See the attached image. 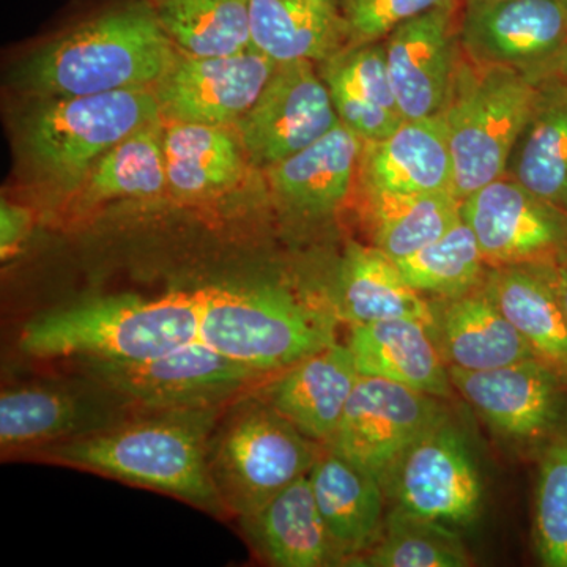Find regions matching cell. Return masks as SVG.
Listing matches in <instances>:
<instances>
[{
  "mask_svg": "<svg viewBox=\"0 0 567 567\" xmlns=\"http://www.w3.org/2000/svg\"><path fill=\"white\" fill-rule=\"evenodd\" d=\"M227 405L136 412L95 434L41 447L58 464L163 492L212 514L226 509L208 466L213 429Z\"/></svg>",
  "mask_w": 567,
  "mask_h": 567,
  "instance_id": "1",
  "label": "cell"
},
{
  "mask_svg": "<svg viewBox=\"0 0 567 567\" xmlns=\"http://www.w3.org/2000/svg\"><path fill=\"white\" fill-rule=\"evenodd\" d=\"M148 0H128L37 51L18 81L40 100L153 89L177 61Z\"/></svg>",
  "mask_w": 567,
  "mask_h": 567,
  "instance_id": "2",
  "label": "cell"
},
{
  "mask_svg": "<svg viewBox=\"0 0 567 567\" xmlns=\"http://www.w3.org/2000/svg\"><path fill=\"white\" fill-rule=\"evenodd\" d=\"M200 290L100 295L37 316L20 349L40 360L147 361L200 344Z\"/></svg>",
  "mask_w": 567,
  "mask_h": 567,
  "instance_id": "3",
  "label": "cell"
},
{
  "mask_svg": "<svg viewBox=\"0 0 567 567\" xmlns=\"http://www.w3.org/2000/svg\"><path fill=\"white\" fill-rule=\"evenodd\" d=\"M200 303V344L267 375L334 342L330 317L284 287H207Z\"/></svg>",
  "mask_w": 567,
  "mask_h": 567,
  "instance_id": "4",
  "label": "cell"
},
{
  "mask_svg": "<svg viewBox=\"0 0 567 567\" xmlns=\"http://www.w3.org/2000/svg\"><path fill=\"white\" fill-rule=\"evenodd\" d=\"M158 121L153 89L41 100L22 118L21 151L41 181L74 192L104 153Z\"/></svg>",
  "mask_w": 567,
  "mask_h": 567,
  "instance_id": "5",
  "label": "cell"
},
{
  "mask_svg": "<svg viewBox=\"0 0 567 567\" xmlns=\"http://www.w3.org/2000/svg\"><path fill=\"white\" fill-rule=\"evenodd\" d=\"M537 87L517 71L470 61L462 52L440 117L454 167V194H470L506 174Z\"/></svg>",
  "mask_w": 567,
  "mask_h": 567,
  "instance_id": "6",
  "label": "cell"
},
{
  "mask_svg": "<svg viewBox=\"0 0 567 567\" xmlns=\"http://www.w3.org/2000/svg\"><path fill=\"white\" fill-rule=\"evenodd\" d=\"M265 398L227 406L213 429L208 466L227 511L244 517L276 492L311 472L316 446Z\"/></svg>",
  "mask_w": 567,
  "mask_h": 567,
  "instance_id": "7",
  "label": "cell"
},
{
  "mask_svg": "<svg viewBox=\"0 0 567 567\" xmlns=\"http://www.w3.org/2000/svg\"><path fill=\"white\" fill-rule=\"evenodd\" d=\"M81 371L134 412L233 404L267 374L205 346L147 361H80Z\"/></svg>",
  "mask_w": 567,
  "mask_h": 567,
  "instance_id": "8",
  "label": "cell"
},
{
  "mask_svg": "<svg viewBox=\"0 0 567 567\" xmlns=\"http://www.w3.org/2000/svg\"><path fill=\"white\" fill-rule=\"evenodd\" d=\"M382 486L393 509L453 528L473 524L483 509V477L468 440L450 415L395 458Z\"/></svg>",
  "mask_w": 567,
  "mask_h": 567,
  "instance_id": "9",
  "label": "cell"
},
{
  "mask_svg": "<svg viewBox=\"0 0 567 567\" xmlns=\"http://www.w3.org/2000/svg\"><path fill=\"white\" fill-rule=\"evenodd\" d=\"M462 52L505 66L536 87L567 78V14L558 0L462 2Z\"/></svg>",
  "mask_w": 567,
  "mask_h": 567,
  "instance_id": "10",
  "label": "cell"
},
{
  "mask_svg": "<svg viewBox=\"0 0 567 567\" xmlns=\"http://www.w3.org/2000/svg\"><path fill=\"white\" fill-rule=\"evenodd\" d=\"M339 123L319 66L298 61L276 66L234 133L248 162L267 171L322 140Z\"/></svg>",
  "mask_w": 567,
  "mask_h": 567,
  "instance_id": "11",
  "label": "cell"
},
{
  "mask_svg": "<svg viewBox=\"0 0 567 567\" xmlns=\"http://www.w3.org/2000/svg\"><path fill=\"white\" fill-rule=\"evenodd\" d=\"M435 395L375 377H360L328 450L382 483L417 436L450 415Z\"/></svg>",
  "mask_w": 567,
  "mask_h": 567,
  "instance_id": "12",
  "label": "cell"
},
{
  "mask_svg": "<svg viewBox=\"0 0 567 567\" xmlns=\"http://www.w3.org/2000/svg\"><path fill=\"white\" fill-rule=\"evenodd\" d=\"M278 63L249 48L234 55L177 61L153 87L166 123H199L230 128L251 110Z\"/></svg>",
  "mask_w": 567,
  "mask_h": 567,
  "instance_id": "13",
  "label": "cell"
},
{
  "mask_svg": "<svg viewBox=\"0 0 567 567\" xmlns=\"http://www.w3.org/2000/svg\"><path fill=\"white\" fill-rule=\"evenodd\" d=\"M462 218L488 267L550 262L567 252V212L507 175L465 197Z\"/></svg>",
  "mask_w": 567,
  "mask_h": 567,
  "instance_id": "14",
  "label": "cell"
},
{
  "mask_svg": "<svg viewBox=\"0 0 567 567\" xmlns=\"http://www.w3.org/2000/svg\"><path fill=\"white\" fill-rule=\"evenodd\" d=\"M454 391L498 435L540 443L567 412V383L539 358L466 372L450 369Z\"/></svg>",
  "mask_w": 567,
  "mask_h": 567,
  "instance_id": "15",
  "label": "cell"
},
{
  "mask_svg": "<svg viewBox=\"0 0 567 567\" xmlns=\"http://www.w3.org/2000/svg\"><path fill=\"white\" fill-rule=\"evenodd\" d=\"M462 0L398 25L383 40L388 73L404 121L439 115L462 55Z\"/></svg>",
  "mask_w": 567,
  "mask_h": 567,
  "instance_id": "16",
  "label": "cell"
},
{
  "mask_svg": "<svg viewBox=\"0 0 567 567\" xmlns=\"http://www.w3.org/2000/svg\"><path fill=\"white\" fill-rule=\"evenodd\" d=\"M89 380V379H87ZM134 412L121 398L89 380L70 385L9 388L0 394V445L3 451L47 447L95 434Z\"/></svg>",
  "mask_w": 567,
  "mask_h": 567,
  "instance_id": "17",
  "label": "cell"
},
{
  "mask_svg": "<svg viewBox=\"0 0 567 567\" xmlns=\"http://www.w3.org/2000/svg\"><path fill=\"white\" fill-rule=\"evenodd\" d=\"M429 300V330L447 369L488 371L537 358L484 287L457 297Z\"/></svg>",
  "mask_w": 567,
  "mask_h": 567,
  "instance_id": "18",
  "label": "cell"
},
{
  "mask_svg": "<svg viewBox=\"0 0 567 567\" xmlns=\"http://www.w3.org/2000/svg\"><path fill=\"white\" fill-rule=\"evenodd\" d=\"M357 183L390 193L454 194L453 156L442 117L404 121L383 140L364 142Z\"/></svg>",
  "mask_w": 567,
  "mask_h": 567,
  "instance_id": "19",
  "label": "cell"
},
{
  "mask_svg": "<svg viewBox=\"0 0 567 567\" xmlns=\"http://www.w3.org/2000/svg\"><path fill=\"white\" fill-rule=\"evenodd\" d=\"M360 377L349 347L334 341L282 371L265 399L301 434L327 446Z\"/></svg>",
  "mask_w": 567,
  "mask_h": 567,
  "instance_id": "20",
  "label": "cell"
},
{
  "mask_svg": "<svg viewBox=\"0 0 567 567\" xmlns=\"http://www.w3.org/2000/svg\"><path fill=\"white\" fill-rule=\"evenodd\" d=\"M240 518L246 536L271 565L322 567L344 561L317 506L309 473Z\"/></svg>",
  "mask_w": 567,
  "mask_h": 567,
  "instance_id": "21",
  "label": "cell"
},
{
  "mask_svg": "<svg viewBox=\"0 0 567 567\" xmlns=\"http://www.w3.org/2000/svg\"><path fill=\"white\" fill-rule=\"evenodd\" d=\"M347 347L361 377L388 380L440 399L456 393L431 330L420 320L352 324Z\"/></svg>",
  "mask_w": 567,
  "mask_h": 567,
  "instance_id": "22",
  "label": "cell"
},
{
  "mask_svg": "<svg viewBox=\"0 0 567 567\" xmlns=\"http://www.w3.org/2000/svg\"><path fill=\"white\" fill-rule=\"evenodd\" d=\"M363 145V140L339 123L322 140L267 169L271 192L300 215H330L357 188Z\"/></svg>",
  "mask_w": 567,
  "mask_h": 567,
  "instance_id": "23",
  "label": "cell"
},
{
  "mask_svg": "<svg viewBox=\"0 0 567 567\" xmlns=\"http://www.w3.org/2000/svg\"><path fill=\"white\" fill-rule=\"evenodd\" d=\"M317 66L339 121L360 140H383L404 122L388 73L383 41L349 44Z\"/></svg>",
  "mask_w": 567,
  "mask_h": 567,
  "instance_id": "24",
  "label": "cell"
},
{
  "mask_svg": "<svg viewBox=\"0 0 567 567\" xmlns=\"http://www.w3.org/2000/svg\"><path fill=\"white\" fill-rule=\"evenodd\" d=\"M336 311L350 324L415 319L431 324V300L410 286L398 262L374 245L350 241L334 282Z\"/></svg>",
  "mask_w": 567,
  "mask_h": 567,
  "instance_id": "25",
  "label": "cell"
},
{
  "mask_svg": "<svg viewBox=\"0 0 567 567\" xmlns=\"http://www.w3.org/2000/svg\"><path fill=\"white\" fill-rule=\"evenodd\" d=\"M251 47L282 63L320 65L349 47L336 0H249Z\"/></svg>",
  "mask_w": 567,
  "mask_h": 567,
  "instance_id": "26",
  "label": "cell"
},
{
  "mask_svg": "<svg viewBox=\"0 0 567 567\" xmlns=\"http://www.w3.org/2000/svg\"><path fill=\"white\" fill-rule=\"evenodd\" d=\"M309 476L317 506L346 565L379 535L386 517L385 491L375 476L328 447Z\"/></svg>",
  "mask_w": 567,
  "mask_h": 567,
  "instance_id": "27",
  "label": "cell"
},
{
  "mask_svg": "<svg viewBox=\"0 0 567 567\" xmlns=\"http://www.w3.org/2000/svg\"><path fill=\"white\" fill-rule=\"evenodd\" d=\"M483 287L536 357L567 383V316L539 264L488 267Z\"/></svg>",
  "mask_w": 567,
  "mask_h": 567,
  "instance_id": "28",
  "label": "cell"
},
{
  "mask_svg": "<svg viewBox=\"0 0 567 567\" xmlns=\"http://www.w3.org/2000/svg\"><path fill=\"white\" fill-rule=\"evenodd\" d=\"M505 175L567 212V78L537 87Z\"/></svg>",
  "mask_w": 567,
  "mask_h": 567,
  "instance_id": "29",
  "label": "cell"
},
{
  "mask_svg": "<svg viewBox=\"0 0 567 567\" xmlns=\"http://www.w3.org/2000/svg\"><path fill=\"white\" fill-rule=\"evenodd\" d=\"M167 189L181 199H205L233 188L245 173L237 134L224 126L164 122Z\"/></svg>",
  "mask_w": 567,
  "mask_h": 567,
  "instance_id": "30",
  "label": "cell"
},
{
  "mask_svg": "<svg viewBox=\"0 0 567 567\" xmlns=\"http://www.w3.org/2000/svg\"><path fill=\"white\" fill-rule=\"evenodd\" d=\"M357 189L371 245L395 262L432 244L462 219V200L453 193H390L358 183Z\"/></svg>",
  "mask_w": 567,
  "mask_h": 567,
  "instance_id": "31",
  "label": "cell"
},
{
  "mask_svg": "<svg viewBox=\"0 0 567 567\" xmlns=\"http://www.w3.org/2000/svg\"><path fill=\"white\" fill-rule=\"evenodd\" d=\"M183 54L234 55L251 48L249 0H148Z\"/></svg>",
  "mask_w": 567,
  "mask_h": 567,
  "instance_id": "32",
  "label": "cell"
},
{
  "mask_svg": "<svg viewBox=\"0 0 567 567\" xmlns=\"http://www.w3.org/2000/svg\"><path fill=\"white\" fill-rule=\"evenodd\" d=\"M164 121L153 122L104 153L80 186L82 203L147 199L167 189Z\"/></svg>",
  "mask_w": 567,
  "mask_h": 567,
  "instance_id": "33",
  "label": "cell"
},
{
  "mask_svg": "<svg viewBox=\"0 0 567 567\" xmlns=\"http://www.w3.org/2000/svg\"><path fill=\"white\" fill-rule=\"evenodd\" d=\"M347 566L466 567L473 558L450 525L391 509L374 543L354 555Z\"/></svg>",
  "mask_w": 567,
  "mask_h": 567,
  "instance_id": "34",
  "label": "cell"
},
{
  "mask_svg": "<svg viewBox=\"0 0 567 567\" xmlns=\"http://www.w3.org/2000/svg\"><path fill=\"white\" fill-rule=\"evenodd\" d=\"M398 265L410 286L427 298L457 297L480 289L488 271L476 235L464 218Z\"/></svg>",
  "mask_w": 567,
  "mask_h": 567,
  "instance_id": "35",
  "label": "cell"
},
{
  "mask_svg": "<svg viewBox=\"0 0 567 567\" xmlns=\"http://www.w3.org/2000/svg\"><path fill=\"white\" fill-rule=\"evenodd\" d=\"M533 546L546 567H567V412L539 445Z\"/></svg>",
  "mask_w": 567,
  "mask_h": 567,
  "instance_id": "36",
  "label": "cell"
},
{
  "mask_svg": "<svg viewBox=\"0 0 567 567\" xmlns=\"http://www.w3.org/2000/svg\"><path fill=\"white\" fill-rule=\"evenodd\" d=\"M457 2L461 0H336L350 44L383 41L417 14Z\"/></svg>",
  "mask_w": 567,
  "mask_h": 567,
  "instance_id": "37",
  "label": "cell"
},
{
  "mask_svg": "<svg viewBox=\"0 0 567 567\" xmlns=\"http://www.w3.org/2000/svg\"><path fill=\"white\" fill-rule=\"evenodd\" d=\"M0 226H2L0 252H2V259L6 260L20 251L21 246L28 240L32 227L31 213L25 210L24 207H20V205L2 200Z\"/></svg>",
  "mask_w": 567,
  "mask_h": 567,
  "instance_id": "38",
  "label": "cell"
},
{
  "mask_svg": "<svg viewBox=\"0 0 567 567\" xmlns=\"http://www.w3.org/2000/svg\"><path fill=\"white\" fill-rule=\"evenodd\" d=\"M544 275L547 276L548 282L554 287L561 308L565 309L567 316V252L558 256L550 262L539 264Z\"/></svg>",
  "mask_w": 567,
  "mask_h": 567,
  "instance_id": "39",
  "label": "cell"
},
{
  "mask_svg": "<svg viewBox=\"0 0 567 567\" xmlns=\"http://www.w3.org/2000/svg\"><path fill=\"white\" fill-rule=\"evenodd\" d=\"M558 2H559V6H561L563 9H565L566 14H567V0H558Z\"/></svg>",
  "mask_w": 567,
  "mask_h": 567,
  "instance_id": "40",
  "label": "cell"
},
{
  "mask_svg": "<svg viewBox=\"0 0 567 567\" xmlns=\"http://www.w3.org/2000/svg\"><path fill=\"white\" fill-rule=\"evenodd\" d=\"M462 2H483V0H462Z\"/></svg>",
  "mask_w": 567,
  "mask_h": 567,
  "instance_id": "41",
  "label": "cell"
}]
</instances>
